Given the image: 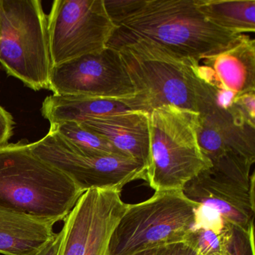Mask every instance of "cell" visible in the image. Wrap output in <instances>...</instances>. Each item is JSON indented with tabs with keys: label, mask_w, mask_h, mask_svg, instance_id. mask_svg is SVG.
<instances>
[{
	"label": "cell",
	"mask_w": 255,
	"mask_h": 255,
	"mask_svg": "<svg viewBox=\"0 0 255 255\" xmlns=\"http://www.w3.org/2000/svg\"><path fill=\"white\" fill-rule=\"evenodd\" d=\"M125 110H130L119 101L53 94L43 102L41 113L53 125L67 122L80 124L92 118Z\"/></svg>",
	"instance_id": "cell-15"
},
{
	"label": "cell",
	"mask_w": 255,
	"mask_h": 255,
	"mask_svg": "<svg viewBox=\"0 0 255 255\" xmlns=\"http://www.w3.org/2000/svg\"><path fill=\"white\" fill-rule=\"evenodd\" d=\"M255 184L244 186L213 168L205 170L183 188L191 201L217 212L234 228L249 231L254 228Z\"/></svg>",
	"instance_id": "cell-11"
},
{
	"label": "cell",
	"mask_w": 255,
	"mask_h": 255,
	"mask_svg": "<svg viewBox=\"0 0 255 255\" xmlns=\"http://www.w3.org/2000/svg\"><path fill=\"white\" fill-rule=\"evenodd\" d=\"M115 49L120 53L135 89V95L125 103L129 110L149 114L172 105L198 113L193 70L196 61L148 41H132Z\"/></svg>",
	"instance_id": "cell-4"
},
{
	"label": "cell",
	"mask_w": 255,
	"mask_h": 255,
	"mask_svg": "<svg viewBox=\"0 0 255 255\" xmlns=\"http://www.w3.org/2000/svg\"><path fill=\"white\" fill-rule=\"evenodd\" d=\"M145 0H104L110 20L116 26L139 9Z\"/></svg>",
	"instance_id": "cell-19"
},
{
	"label": "cell",
	"mask_w": 255,
	"mask_h": 255,
	"mask_svg": "<svg viewBox=\"0 0 255 255\" xmlns=\"http://www.w3.org/2000/svg\"><path fill=\"white\" fill-rule=\"evenodd\" d=\"M50 128L54 129L70 142L84 150L106 154L124 155L108 141L97 134L88 130L77 122H63L50 125Z\"/></svg>",
	"instance_id": "cell-18"
},
{
	"label": "cell",
	"mask_w": 255,
	"mask_h": 255,
	"mask_svg": "<svg viewBox=\"0 0 255 255\" xmlns=\"http://www.w3.org/2000/svg\"><path fill=\"white\" fill-rule=\"evenodd\" d=\"M198 205L182 190L155 192L143 202L128 204L110 238L109 255H133L186 241Z\"/></svg>",
	"instance_id": "cell-6"
},
{
	"label": "cell",
	"mask_w": 255,
	"mask_h": 255,
	"mask_svg": "<svg viewBox=\"0 0 255 255\" xmlns=\"http://www.w3.org/2000/svg\"><path fill=\"white\" fill-rule=\"evenodd\" d=\"M0 64L32 90L49 89L48 20L39 0H0Z\"/></svg>",
	"instance_id": "cell-5"
},
{
	"label": "cell",
	"mask_w": 255,
	"mask_h": 255,
	"mask_svg": "<svg viewBox=\"0 0 255 255\" xmlns=\"http://www.w3.org/2000/svg\"><path fill=\"white\" fill-rule=\"evenodd\" d=\"M57 222L0 207V255H35L56 235Z\"/></svg>",
	"instance_id": "cell-14"
},
{
	"label": "cell",
	"mask_w": 255,
	"mask_h": 255,
	"mask_svg": "<svg viewBox=\"0 0 255 255\" xmlns=\"http://www.w3.org/2000/svg\"><path fill=\"white\" fill-rule=\"evenodd\" d=\"M210 23L233 33H255V0H195Z\"/></svg>",
	"instance_id": "cell-17"
},
{
	"label": "cell",
	"mask_w": 255,
	"mask_h": 255,
	"mask_svg": "<svg viewBox=\"0 0 255 255\" xmlns=\"http://www.w3.org/2000/svg\"><path fill=\"white\" fill-rule=\"evenodd\" d=\"M49 89L53 95L101 98L125 105L135 95L120 53L110 47L53 66Z\"/></svg>",
	"instance_id": "cell-10"
},
{
	"label": "cell",
	"mask_w": 255,
	"mask_h": 255,
	"mask_svg": "<svg viewBox=\"0 0 255 255\" xmlns=\"http://www.w3.org/2000/svg\"><path fill=\"white\" fill-rule=\"evenodd\" d=\"M80 125L147 170L150 164L148 113L125 110L92 118Z\"/></svg>",
	"instance_id": "cell-13"
},
{
	"label": "cell",
	"mask_w": 255,
	"mask_h": 255,
	"mask_svg": "<svg viewBox=\"0 0 255 255\" xmlns=\"http://www.w3.org/2000/svg\"><path fill=\"white\" fill-rule=\"evenodd\" d=\"M234 230L217 212L199 204L193 228L185 243L198 255H233Z\"/></svg>",
	"instance_id": "cell-16"
},
{
	"label": "cell",
	"mask_w": 255,
	"mask_h": 255,
	"mask_svg": "<svg viewBox=\"0 0 255 255\" xmlns=\"http://www.w3.org/2000/svg\"><path fill=\"white\" fill-rule=\"evenodd\" d=\"M240 35L210 23L197 8L195 0H145L139 9L116 26L107 47L148 41L199 62Z\"/></svg>",
	"instance_id": "cell-1"
},
{
	"label": "cell",
	"mask_w": 255,
	"mask_h": 255,
	"mask_svg": "<svg viewBox=\"0 0 255 255\" xmlns=\"http://www.w3.org/2000/svg\"><path fill=\"white\" fill-rule=\"evenodd\" d=\"M164 247H165V246L141 251V252H138V253L134 254L133 255H159Z\"/></svg>",
	"instance_id": "cell-25"
},
{
	"label": "cell",
	"mask_w": 255,
	"mask_h": 255,
	"mask_svg": "<svg viewBox=\"0 0 255 255\" xmlns=\"http://www.w3.org/2000/svg\"><path fill=\"white\" fill-rule=\"evenodd\" d=\"M47 20L53 67L104 50L116 28L104 0H56Z\"/></svg>",
	"instance_id": "cell-8"
},
{
	"label": "cell",
	"mask_w": 255,
	"mask_h": 255,
	"mask_svg": "<svg viewBox=\"0 0 255 255\" xmlns=\"http://www.w3.org/2000/svg\"><path fill=\"white\" fill-rule=\"evenodd\" d=\"M159 255H198L185 242L174 243L164 247Z\"/></svg>",
	"instance_id": "cell-23"
},
{
	"label": "cell",
	"mask_w": 255,
	"mask_h": 255,
	"mask_svg": "<svg viewBox=\"0 0 255 255\" xmlns=\"http://www.w3.org/2000/svg\"><path fill=\"white\" fill-rule=\"evenodd\" d=\"M254 230L244 231L234 228L231 251L233 255H255Z\"/></svg>",
	"instance_id": "cell-20"
},
{
	"label": "cell",
	"mask_w": 255,
	"mask_h": 255,
	"mask_svg": "<svg viewBox=\"0 0 255 255\" xmlns=\"http://www.w3.org/2000/svg\"><path fill=\"white\" fill-rule=\"evenodd\" d=\"M195 76L215 90L236 96L255 92V41L242 34L226 47L193 64Z\"/></svg>",
	"instance_id": "cell-12"
},
{
	"label": "cell",
	"mask_w": 255,
	"mask_h": 255,
	"mask_svg": "<svg viewBox=\"0 0 255 255\" xmlns=\"http://www.w3.org/2000/svg\"><path fill=\"white\" fill-rule=\"evenodd\" d=\"M14 125L12 116L0 106V147L8 144L13 134Z\"/></svg>",
	"instance_id": "cell-22"
},
{
	"label": "cell",
	"mask_w": 255,
	"mask_h": 255,
	"mask_svg": "<svg viewBox=\"0 0 255 255\" xmlns=\"http://www.w3.org/2000/svg\"><path fill=\"white\" fill-rule=\"evenodd\" d=\"M29 147L41 159L71 177L85 192L94 188L122 192L130 182L146 180V168L135 159L84 150L51 128L45 136L29 143Z\"/></svg>",
	"instance_id": "cell-7"
},
{
	"label": "cell",
	"mask_w": 255,
	"mask_h": 255,
	"mask_svg": "<svg viewBox=\"0 0 255 255\" xmlns=\"http://www.w3.org/2000/svg\"><path fill=\"white\" fill-rule=\"evenodd\" d=\"M234 104L242 116L255 126V92H249L234 98Z\"/></svg>",
	"instance_id": "cell-21"
},
{
	"label": "cell",
	"mask_w": 255,
	"mask_h": 255,
	"mask_svg": "<svg viewBox=\"0 0 255 255\" xmlns=\"http://www.w3.org/2000/svg\"><path fill=\"white\" fill-rule=\"evenodd\" d=\"M84 192L71 177L35 155L29 143L0 147V207L59 222Z\"/></svg>",
	"instance_id": "cell-2"
},
{
	"label": "cell",
	"mask_w": 255,
	"mask_h": 255,
	"mask_svg": "<svg viewBox=\"0 0 255 255\" xmlns=\"http://www.w3.org/2000/svg\"><path fill=\"white\" fill-rule=\"evenodd\" d=\"M198 113L172 105L149 113L150 164L146 180L155 192L182 190L211 168L198 138Z\"/></svg>",
	"instance_id": "cell-3"
},
{
	"label": "cell",
	"mask_w": 255,
	"mask_h": 255,
	"mask_svg": "<svg viewBox=\"0 0 255 255\" xmlns=\"http://www.w3.org/2000/svg\"><path fill=\"white\" fill-rule=\"evenodd\" d=\"M195 92L198 142L212 165L227 163L252 168L255 162V126L246 120L235 104L232 109L219 106L210 88L196 76Z\"/></svg>",
	"instance_id": "cell-9"
},
{
	"label": "cell",
	"mask_w": 255,
	"mask_h": 255,
	"mask_svg": "<svg viewBox=\"0 0 255 255\" xmlns=\"http://www.w3.org/2000/svg\"><path fill=\"white\" fill-rule=\"evenodd\" d=\"M61 240H62V233L59 231V233H56L55 237L48 243H46L35 254V255H58L59 247H60Z\"/></svg>",
	"instance_id": "cell-24"
}]
</instances>
